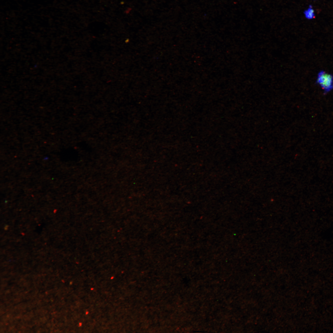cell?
I'll return each mask as SVG.
<instances>
[{"mask_svg": "<svg viewBox=\"0 0 333 333\" xmlns=\"http://www.w3.org/2000/svg\"><path fill=\"white\" fill-rule=\"evenodd\" d=\"M316 83L321 87L326 94L333 89V76L324 70L319 72Z\"/></svg>", "mask_w": 333, "mask_h": 333, "instance_id": "cell-1", "label": "cell"}]
</instances>
